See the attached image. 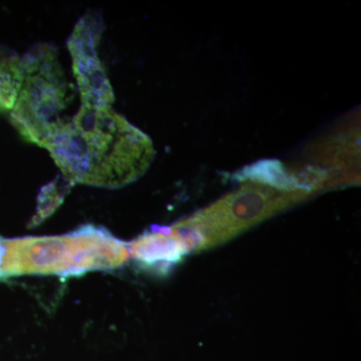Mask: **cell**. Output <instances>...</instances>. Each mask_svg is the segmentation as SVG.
Listing matches in <instances>:
<instances>
[{
  "mask_svg": "<svg viewBox=\"0 0 361 361\" xmlns=\"http://www.w3.org/2000/svg\"><path fill=\"white\" fill-rule=\"evenodd\" d=\"M308 195L307 192L279 191L249 182L238 191L179 223L194 237L198 252L207 250L238 236Z\"/></svg>",
  "mask_w": 361,
  "mask_h": 361,
  "instance_id": "cell-4",
  "label": "cell"
},
{
  "mask_svg": "<svg viewBox=\"0 0 361 361\" xmlns=\"http://www.w3.org/2000/svg\"><path fill=\"white\" fill-rule=\"evenodd\" d=\"M75 87L68 82L58 51L49 44H35L23 58V75L11 121L26 140L44 148L54 130L66 121Z\"/></svg>",
  "mask_w": 361,
  "mask_h": 361,
  "instance_id": "cell-3",
  "label": "cell"
},
{
  "mask_svg": "<svg viewBox=\"0 0 361 361\" xmlns=\"http://www.w3.org/2000/svg\"><path fill=\"white\" fill-rule=\"evenodd\" d=\"M129 259L128 243L94 225L59 236L0 237V281L23 275L80 277L118 269Z\"/></svg>",
  "mask_w": 361,
  "mask_h": 361,
  "instance_id": "cell-2",
  "label": "cell"
},
{
  "mask_svg": "<svg viewBox=\"0 0 361 361\" xmlns=\"http://www.w3.org/2000/svg\"><path fill=\"white\" fill-rule=\"evenodd\" d=\"M240 182L257 183L284 192L304 191L310 193L300 178L289 172L283 164L276 160L259 161L244 167L234 175Z\"/></svg>",
  "mask_w": 361,
  "mask_h": 361,
  "instance_id": "cell-7",
  "label": "cell"
},
{
  "mask_svg": "<svg viewBox=\"0 0 361 361\" xmlns=\"http://www.w3.org/2000/svg\"><path fill=\"white\" fill-rule=\"evenodd\" d=\"M44 149L71 184L106 189L140 179L155 158L148 135L111 108L80 106Z\"/></svg>",
  "mask_w": 361,
  "mask_h": 361,
  "instance_id": "cell-1",
  "label": "cell"
},
{
  "mask_svg": "<svg viewBox=\"0 0 361 361\" xmlns=\"http://www.w3.org/2000/svg\"><path fill=\"white\" fill-rule=\"evenodd\" d=\"M21 75L23 59L11 49L0 47V111L13 110Z\"/></svg>",
  "mask_w": 361,
  "mask_h": 361,
  "instance_id": "cell-8",
  "label": "cell"
},
{
  "mask_svg": "<svg viewBox=\"0 0 361 361\" xmlns=\"http://www.w3.org/2000/svg\"><path fill=\"white\" fill-rule=\"evenodd\" d=\"M128 245L130 258L140 267L160 274H166L185 256L197 251L193 237L178 223L146 231Z\"/></svg>",
  "mask_w": 361,
  "mask_h": 361,
  "instance_id": "cell-6",
  "label": "cell"
},
{
  "mask_svg": "<svg viewBox=\"0 0 361 361\" xmlns=\"http://www.w3.org/2000/svg\"><path fill=\"white\" fill-rule=\"evenodd\" d=\"M103 30L99 14L87 13L78 21L68 40L80 101L87 108H111L115 101L113 87L97 52Z\"/></svg>",
  "mask_w": 361,
  "mask_h": 361,
  "instance_id": "cell-5",
  "label": "cell"
}]
</instances>
